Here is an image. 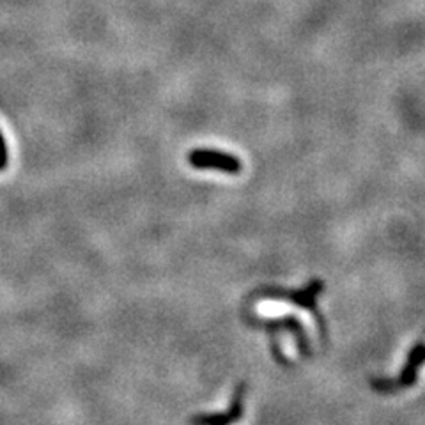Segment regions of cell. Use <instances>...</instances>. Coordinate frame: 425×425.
<instances>
[{
	"mask_svg": "<svg viewBox=\"0 0 425 425\" xmlns=\"http://www.w3.org/2000/svg\"><path fill=\"white\" fill-rule=\"evenodd\" d=\"M241 397H243V390H237L236 399H234L232 406L227 413L222 414H197L190 420L192 425H230L241 417L243 413V403H241Z\"/></svg>",
	"mask_w": 425,
	"mask_h": 425,
	"instance_id": "cell-2",
	"label": "cell"
},
{
	"mask_svg": "<svg viewBox=\"0 0 425 425\" xmlns=\"http://www.w3.org/2000/svg\"><path fill=\"white\" fill-rule=\"evenodd\" d=\"M8 163H9L8 144H6L4 135H2V132H0V172H2V170H6Z\"/></svg>",
	"mask_w": 425,
	"mask_h": 425,
	"instance_id": "cell-3",
	"label": "cell"
},
{
	"mask_svg": "<svg viewBox=\"0 0 425 425\" xmlns=\"http://www.w3.org/2000/svg\"><path fill=\"white\" fill-rule=\"evenodd\" d=\"M190 165L200 170H220L225 174H237L241 162L229 153L216 149H193L188 155Z\"/></svg>",
	"mask_w": 425,
	"mask_h": 425,
	"instance_id": "cell-1",
	"label": "cell"
}]
</instances>
